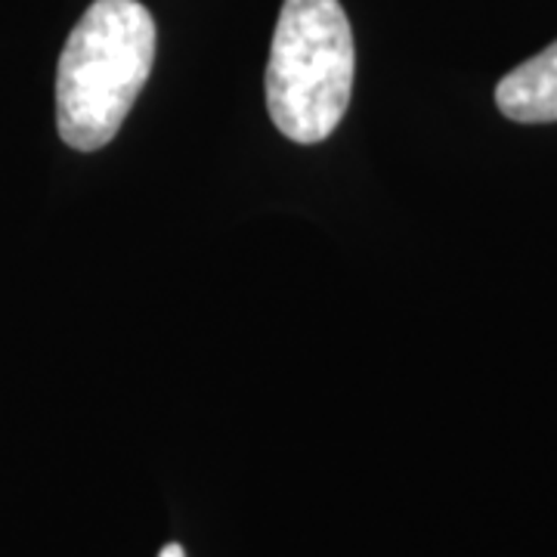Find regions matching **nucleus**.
I'll return each instance as SVG.
<instances>
[{"mask_svg": "<svg viewBox=\"0 0 557 557\" xmlns=\"http://www.w3.org/2000/svg\"><path fill=\"white\" fill-rule=\"evenodd\" d=\"M156 62V20L139 0H94L57 69V127L65 146L112 143Z\"/></svg>", "mask_w": 557, "mask_h": 557, "instance_id": "nucleus-1", "label": "nucleus"}, {"mask_svg": "<svg viewBox=\"0 0 557 557\" xmlns=\"http://www.w3.org/2000/svg\"><path fill=\"white\" fill-rule=\"evenodd\" d=\"M354 72L357 47L338 0H285L267 65V109L278 134L304 146L332 137L350 106Z\"/></svg>", "mask_w": 557, "mask_h": 557, "instance_id": "nucleus-2", "label": "nucleus"}, {"mask_svg": "<svg viewBox=\"0 0 557 557\" xmlns=\"http://www.w3.org/2000/svg\"><path fill=\"white\" fill-rule=\"evenodd\" d=\"M496 106L520 124L557 121V40L498 81Z\"/></svg>", "mask_w": 557, "mask_h": 557, "instance_id": "nucleus-3", "label": "nucleus"}, {"mask_svg": "<svg viewBox=\"0 0 557 557\" xmlns=\"http://www.w3.org/2000/svg\"><path fill=\"white\" fill-rule=\"evenodd\" d=\"M159 557H186V552L180 548L177 542H171V545H164V548H161Z\"/></svg>", "mask_w": 557, "mask_h": 557, "instance_id": "nucleus-4", "label": "nucleus"}]
</instances>
